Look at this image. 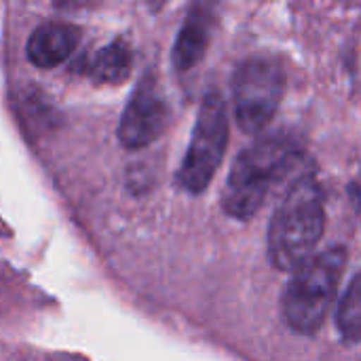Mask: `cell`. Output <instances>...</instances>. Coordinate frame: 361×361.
<instances>
[{
  "label": "cell",
  "mask_w": 361,
  "mask_h": 361,
  "mask_svg": "<svg viewBox=\"0 0 361 361\" xmlns=\"http://www.w3.org/2000/svg\"><path fill=\"white\" fill-rule=\"evenodd\" d=\"M326 231L324 190L315 176L294 180L269 224V260L279 271L307 262Z\"/></svg>",
  "instance_id": "cell-1"
},
{
  "label": "cell",
  "mask_w": 361,
  "mask_h": 361,
  "mask_svg": "<svg viewBox=\"0 0 361 361\" xmlns=\"http://www.w3.org/2000/svg\"><path fill=\"white\" fill-rule=\"evenodd\" d=\"M298 159L300 148L288 135L273 133L256 140L233 163L222 192L224 212L235 220H250Z\"/></svg>",
  "instance_id": "cell-2"
},
{
  "label": "cell",
  "mask_w": 361,
  "mask_h": 361,
  "mask_svg": "<svg viewBox=\"0 0 361 361\" xmlns=\"http://www.w3.org/2000/svg\"><path fill=\"white\" fill-rule=\"evenodd\" d=\"M347 264L343 245L330 247L319 256L302 262L290 279L281 298V309L290 328L298 334L313 336L324 326Z\"/></svg>",
  "instance_id": "cell-3"
},
{
  "label": "cell",
  "mask_w": 361,
  "mask_h": 361,
  "mask_svg": "<svg viewBox=\"0 0 361 361\" xmlns=\"http://www.w3.org/2000/svg\"><path fill=\"white\" fill-rule=\"evenodd\" d=\"M286 93V68L275 55H254L233 76L235 118L241 131L262 133L277 114Z\"/></svg>",
  "instance_id": "cell-4"
},
{
  "label": "cell",
  "mask_w": 361,
  "mask_h": 361,
  "mask_svg": "<svg viewBox=\"0 0 361 361\" xmlns=\"http://www.w3.org/2000/svg\"><path fill=\"white\" fill-rule=\"evenodd\" d=\"M228 144V114L222 95L207 93L201 102L190 146L178 171L180 186L190 195H201L214 180Z\"/></svg>",
  "instance_id": "cell-5"
},
{
  "label": "cell",
  "mask_w": 361,
  "mask_h": 361,
  "mask_svg": "<svg viewBox=\"0 0 361 361\" xmlns=\"http://www.w3.org/2000/svg\"><path fill=\"white\" fill-rule=\"evenodd\" d=\"M167 125V104L159 93L152 78H144L129 99L121 123H118V140L129 150H140L152 144Z\"/></svg>",
  "instance_id": "cell-6"
},
{
  "label": "cell",
  "mask_w": 361,
  "mask_h": 361,
  "mask_svg": "<svg viewBox=\"0 0 361 361\" xmlns=\"http://www.w3.org/2000/svg\"><path fill=\"white\" fill-rule=\"evenodd\" d=\"M80 32L68 23H42L27 40V59L42 68H57L76 49Z\"/></svg>",
  "instance_id": "cell-7"
},
{
  "label": "cell",
  "mask_w": 361,
  "mask_h": 361,
  "mask_svg": "<svg viewBox=\"0 0 361 361\" xmlns=\"http://www.w3.org/2000/svg\"><path fill=\"white\" fill-rule=\"evenodd\" d=\"M209 36H212V19L203 8H192L176 38L173 53H171L173 66L182 72L195 68L203 59L209 47Z\"/></svg>",
  "instance_id": "cell-8"
},
{
  "label": "cell",
  "mask_w": 361,
  "mask_h": 361,
  "mask_svg": "<svg viewBox=\"0 0 361 361\" xmlns=\"http://www.w3.org/2000/svg\"><path fill=\"white\" fill-rule=\"evenodd\" d=\"M131 63L133 55L129 44L123 40H114L93 53L87 63V76L95 85H116L129 76Z\"/></svg>",
  "instance_id": "cell-9"
},
{
  "label": "cell",
  "mask_w": 361,
  "mask_h": 361,
  "mask_svg": "<svg viewBox=\"0 0 361 361\" xmlns=\"http://www.w3.org/2000/svg\"><path fill=\"white\" fill-rule=\"evenodd\" d=\"M336 328L347 343L361 341V273H357L336 311Z\"/></svg>",
  "instance_id": "cell-10"
},
{
  "label": "cell",
  "mask_w": 361,
  "mask_h": 361,
  "mask_svg": "<svg viewBox=\"0 0 361 361\" xmlns=\"http://www.w3.org/2000/svg\"><path fill=\"white\" fill-rule=\"evenodd\" d=\"M59 2H72V0H59Z\"/></svg>",
  "instance_id": "cell-11"
}]
</instances>
